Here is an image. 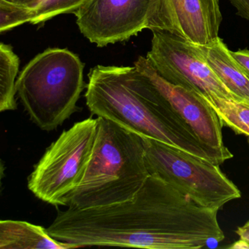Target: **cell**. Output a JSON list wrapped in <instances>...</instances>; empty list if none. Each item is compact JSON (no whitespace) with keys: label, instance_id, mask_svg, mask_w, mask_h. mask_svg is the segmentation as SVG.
<instances>
[{"label":"cell","instance_id":"6da1fadb","mask_svg":"<svg viewBox=\"0 0 249 249\" xmlns=\"http://www.w3.org/2000/svg\"><path fill=\"white\" fill-rule=\"evenodd\" d=\"M218 212L198 205L157 176H150L132 199L59 211L47 231L75 249H199L225 238Z\"/></svg>","mask_w":249,"mask_h":249},{"label":"cell","instance_id":"7a4b0ae2","mask_svg":"<svg viewBox=\"0 0 249 249\" xmlns=\"http://www.w3.org/2000/svg\"><path fill=\"white\" fill-rule=\"evenodd\" d=\"M88 77L85 98L93 115L219 165L232 158L228 148L201 142L136 67L97 65Z\"/></svg>","mask_w":249,"mask_h":249},{"label":"cell","instance_id":"3957f363","mask_svg":"<svg viewBox=\"0 0 249 249\" xmlns=\"http://www.w3.org/2000/svg\"><path fill=\"white\" fill-rule=\"evenodd\" d=\"M95 141L80 186L70 195L68 208L87 209L132 199L150 175L142 137L97 117Z\"/></svg>","mask_w":249,"mask_h":249},{"label":"cell","instance_id":"277c9868","mask_svg":"<svg viewBox=\"0 0 249 249\" xmlns=\"http://www.w3.org/2000/svg\"><path fill=\"white\" fill-rule=\"evenodd\" d=\"M84 65L67 49L51 48L21 71L17 94L31 120L43 131L54 130L74 113L85 87Z\"/></svg>","mask_w":249,"mask_h":249},{"label":"cell","instance_id":"5b68a950","mask_svg":"<svg viewBox=\"0 0 249 249\" xmlns=\"http://www.w3.org/2000/svg\"><path fill=\"white\" fill-rule=\"evenodd\" d=\"M142 138L150 176H157L198 205L219 211L241 197L219 164L161 141Z\"/></svg>","mask_w":249,"mask_h":249},{"label":"cell","instance_id":"8992f818","mask_svg":"<svg viewBox=\"0 0 249 249\" xmlns=\"http://www.w3.org/2000/svg\"><path fill=\"white\" fill-rule=\"evenodd\" d=\"M97 119L77 122L46 149L28 179V189L43 202L67 206L80 186L95 141Z\"/></svg>","mask_w":249,"mask_h":249},{"label":"cell","instance_id":"52a82bcc","mask_svg":"<svg viewBox=\"0 0 249 249\" xmlns=\"http://www.w3.org/2000/svg\"><path fill=\"white\" fill-rule=\"evenodd\" d=\"M151 32V50L145 57L166 81L203 97L240 101L211 69L198 45L169 32Z\"/></svg>","mask_w":249,"mask_h":249},{"label":"cell","instance_id":"ba28073f","mask_svg":"<svg viewBox=\"0 0 249 249\" xmlns=\"http://www.w3.org/2000/svg\"><path fill=\"white\" fill-rule=\"evenodd\" d=\"M151 4L152 0H89L74 14L83 36L104 47L147 29Z\"/></svg>","mask_w":249,"mask_h":249},{"label":"cell","instance_id":"9c48e42d","mask_svg":"<svg viewBox=\"0 0 249 249\" xmlns=\"http://www.w3.org/2000/svg\"><path fill=\"white\" fill-rule=\"evenodd\" d=\"M221 21L219 0H152L147 29L205 46L219 37Z\"/></svg>","mask_w":249,"mask_h":249},{"label":"cell","instance_id":"30bf717a","mask_svg":"<svg viewBox=\"0 0 249 249\" xmlns=\"http://www.w3.org/2000/svg\"><path fill=\"white\" fill-rule=\"evenodd\" d=\"M135 66L145 74L172 110L190 128L195 136L205 145L225 149L222 122L202 96L163 78L146 57L141 56Z\"/></svg>","mask_w":249,"mask_h":249},{"label":"cell","instance_id":"8fae6325","mask_svg":"<svg viewBox=\"0 0 249 249\" xmlns=\"http://www.w3.org/2000/svg\"><path fill=\"white\" fill-rule=\"evenodd\" d=\"M199 51L221 82L240 102L249 105V72L233 57L219 37Z\"/></svg>","mask_w":249,"mask_h":249},{"label":"cell","instance_id":"7c38bea8","mask_svg":"<svg viewBox=\"0 0 249 249\" xmlns=\"http://www.w3.org/2000/svg\"><path fill=\"white\" fill-rule=\"evenodd\" d=\"M72 245L59 241L47 229L17 220L0 221V249H70Z\"/></svg>","mask_w":249,"mask_h":249},{"label":"cell","instance_id":"4fadbf2b","mask_svg":"<svg viewBox=\"0 0 249 249\" xmlns=\"http://www.w3.org/2000/svg\"><path fill=\"white\" fill-rule=\"evenodd\" d=\"M20 59L11 45L0 44V111L17 108V75Z\"/></svg>","mask_w":249,"mask_h":249},{"label":"cell","instance_id":"5bb4252c","mask_svg":"<svg viewBox=\"0 0 249 249\" xmlns=\"http://www.w3.org/2000/svg\"><path fill=\"white\" fill-rule=\"evenodd\" d=\"M203 97L215 110L223 125L228 126L237 135L249 137V104L220 97Z\"/></svg>","mask_w":249,"mask_h":249},{"label":"cell","instance_id":"9a60e30c","mask_svg":"<svg viewBox=\"0 0 249 249\" xmlns=\"http://www.w3.org/2000/svg\"><path fill=\"white\" fill-rule=\"evenodd\" d=\"M89 0H40L32 7L31 21L33 25L44 24L62 14H75Z\"/></svg>","mask_w":249,"mask_h":249},{"label":"cell","instance_id":"2e32d148","mask_svg":"<svg viewBox=\"0 0 249 249\" xmlns=\"http://www.w3.org/2000/svg\"><path fill=\"white\" fill-rule=\"evenodd\" d=\"M32 17V7L0 0V33L2 34L26 23H30Z\"/></svg>","mask_w":249,"mask_h":249},{"label":"cell","instance_id":"e0dca14e","mask_svg":"<svg viewBox=\"0 0 249 249\" xmlns=\"http://www.w3.org/2000/svg\"><path fill=\"white\" fill-rule=\"evenodd\" d=\"M237 14L249 21V0H230Z\"/></svg>","mask_w":249,"mask_h":249},{"label":"cell","instance_id":"ac0fdd59","mask_svg":"<svg viewBox=\"0 0 249 249\" xmlns=\"http://www.w3.org/2000/svg\"><path fill=\"white\" fill-rule=\"evenodd\" d=\"M233 57L249 72V49H241L237 52H231Z\"/></svg>","mask_w":249,"mask_h":249},{"label":"cell","instance_id":"d6986e66","mask_svg":"<svg viewBox=\"0 0 249 249\" xmlns=\"http://www.w3.org/2000/svg\"><path fill=\"white\" fill-rule=\"evenodd\" d=\"M235 232L239 236L240 240L246 243L248 249H249V221L241 227H239Z\"/></svg>","mask_w":249,"mask_h":249},{"label":"cell","instance_id":"ffe728a7","mask_svg":"<svg viewBox=\"0 0 249 249\" xmlns=\"http://www.w3.org/2000/svg\"><path fill=\"white\" fill-rule=\"evenodd\" d=\"M7 2L24 6L33 7L40 2V0H5Z\"/></svg>","mask_w":249,"mask_h":249},{"label":"cell","instance_id":"44dd1931","mask_svg":"<svg viewBox=\"0 0 249 249\" xmlns=\"http://www.w3.org/2000/svg\"></svg>","mask_w":249,"mask_h":249}]
</instances>
